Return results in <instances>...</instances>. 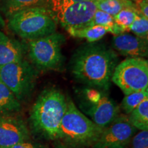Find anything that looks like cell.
<instances>
[{"label": "cell", "mask_w": 148, "mask_h": 148, "mask_svg": "<svg viewBox=\"0 0 148 148\" xmlns=\"http://www.w3.org/2000/svg\"><path fill=\"white\" fill-rule=\"evenodd\" d=\"M117 60L116 53L106 45L88 44L78 48L73 54L71 72L79 82L106 90Z\"/></svg>", "instance_id": "cell-1"}, {"label": "cell", "mask_w": 148, "mask_h": 148, "mask_svg": "<svg viewBox=\"0 0 148 148\" xmlns=\"http://www.w3.org/2000/svg\"><path fill=\"white\" fill-rule=\"evenodd\" d=\"M66 108V99L56 88L44 90L31 109L29 122L33 132L50 140L58 139V132Z\"/></svg>", "instance_id": "cell-2"}, {"label": "cell", "mask_w": 148, "mask_h": 148, "mask_svg": "<svg viewBox=\"0 0 148 148\" xmlns=\"http://www.w3.org/2000/svg\"><path fill=\"white\" fill-rule=\"evenodd\" d=\"M66 99V108L59 129L58 139L73 147L92 146L103 129L82 114L71 99Z\"/></svg>", "instance_id": "cell-3"}, {"label": "cell", "mask_w": 148, "mask_h": 148, "mask_svg": "<svg viewBox=\"0 0 148 148\" xmlns=\"http://www.w3.org/2000/svg\"><path fill=\"white\" fill-rule=\"evenodd\" d=\"M8 27L22 38L33 40L56 32V19L50 9L34 7L18 10L8 16Z\"/></svg>", "instance_id": "cell-4"}, {"label": "cell", "mask_w": 148, "mask_h": 148, "mask_svg": "<svg viewBox=\"0 0 148 148\" xmlns=\"http://www.w3.org/2000/svg\"><path fill=\"white\" fill-rule=\"evenodd\" d=\"M64 41L63 35L57 32L29 40V58L38 69H58L63 61L61 47Z\"/></svg>", "instance_id": "cell-5"}, {"label": "cell", "mask_w": 148, "mask_h": 148, "mask_svg": "<svg viewBox=\"0 0 148 148\" xmlns=\"http://www.w3.org/2000/svg\"><path fill=\"white\" fill-rule=\"evenodd\" d=\"M111 81L125 95L148 88V61L144 58H127L115 66Z\"/></svg>", "instance_id": "cell-6"}, {"label": "cell", "mask_w": 148, "mask_h": 148, "mask_svg": "<svg viewBox=\"0 0 148 148\" xmlns=\"http://www.w3.org/2000/svg\"><path fill=\"white\" fill-rule=\"evenodd\" d=\"M36 77L35 68L23 59L0 66V79L19 101L32 91Z\"/></svg>", "instance_id": "cell-7"}, {"label": "cell", "mask_w": 148, "mask_h": 148, "mask_svg": "<svg viewBox=\"0 0 148 148\" xmlns=\"http://www.w3.org/2000/svg\"><path fill=\"white\" fill-rule=\"evenodd\" d=\"M136 130L126 115H119L103 130L92 148H126Z\"/></svg>", "instance_id": "cell-8"}, {"label": "cell", "mask_w": 148, "mask_h": 148, "mask_svg": "<svg viewBox=\"0 0 148 148\" xmlns=\"http://www.w3.org/2000/svg\"><path fill=\"white\" fill-rule=\"evenodd\" d=\"M97 10L95 1H84L70 5L54 14L58 21L65 29L81 28L89 26L95 11Z\"/></svg>", "instance_id": "cell-9"}, {"label": "cell", "mask_w": 148, "mask_h": 148, "mask_svg": "<svg viewBox=\"0 0 148 148\" xmlns=\"http://www.w3.org/2000/svg\"><path fill=\"white\" fill-rule=\"evenodd\" d=\"M29 139V132L20 116L0 114V148H5Z\"/></svg>", "instance_id": "cell-10"}, {"label": "cell", "mask_w": 148, "mask_h": 148, "mask_svg": "<svg viewBox=\"0 0 148 148\" xmlns=\"http://www.w3.org/2000/svg\"><path fill=\"white\" fill-rule=\"evenodd\" d=\"M90 104L84 112L86 111L90 120L101 128L106 127L119 116L120 107L106 95H101L97 103Z\"/></svg>", "instance_id": "cell-11"}, {"label": "cell", "mask_w": 148, "mask_h": 148, "mask_svg": "<svg viewBox=\"0 0 148 148\" xmlns=\"http://www.w3.org/2000/svg\"><path fill=\"white\" fill-rule=\"evenodd\" d=\"M112 42L114 49L125 56L129 58H145L147 56V38L123 33L114 36Z\"/></svg>", "instance_id": "cell-12"}, {"label": "cell", "mask_w": 148, "mask_h": 148, "mask_svg": "<svg viewBox=\"0 0 148 148\" xmlns=\"http://www.w3.org/2000/svg\"><path fill=\"white\" fill-rule=\"evenodd\" d=\"M25 49L18 40L0 31V66L23 59Z\"/></svg>", "instance_id": "cell-13"}, {"label": "cell", "mask_w": 148, "mask_h": 148, "mask_svg": "<svg viewBox=\"0 0 148 148\" xmlns=\"http://www.w3.org/2000/svg\"><path fill=\"white\" fill-rule=\"evenodd\" d=\"M50 0H0L1 10L7 16L18 10L34 7L49 8Z\"/></svg>", "instance_id": "cell-14"}, {"label": "cell", "mask_w": 148, "mask_h": 148, "mask_svg": "<svg viewBox=\"0 0 148 148\" xmlns=\"http://www.w3.org/2000/svg\"><path fill=\"white\" fill-rule=\"evenodd\" d=\"M20 110V101L0 79V114H15Z\"/></svg>", "instance_id": "cell-15"}, {"label": "cell", "mask_w": 148, "mask_h": 148, "mask_svg": "<svg viewBox=\"0 0 148 148\" xmlns=\"http://www.w3.org/2000/svg\"><path fill=\"white\" fill-rule=\"evenodd\" d=\"M71 36L75 38H85L89 42L97 41L104 36L108 29L101 25H92L81 28H70L66 29Z\"/></svg>", "instance_id": "cell-16"}, {"label": "cell", "mask_w": 148, "mask_h": 148, "mask_svg": "<svg viewBox=\"0 0 148 148\" xmlns=\"http://www.w3.org/2000/svg\"><path fill=\"white\" fill-rule=\"evenodd\" d=\"M130 123L138 130H148V98L144 99L127 116Z\"/></svg>", "instance_id": "cell-17"}, {"label": "cell", "mask_w": 148, "mask_h": 148, "mask_svg": "<svg viewBox=\"0 0 148 148\" xmlns=\"http://www.w3.org/2000/svg\"><path fill=\"white\" fill-rule=\"evenodd\" d=\"M98 10L106 12L114 17L122 9L136 7L134 0H95Z\"/></svg>", "instance_id": "cell-18"}, {"label": "cell", "mask_w": 148, "mask_h": 148, "mask_svg": "<svg viewBox=\"0 0 148 148\" xmlns=\"http://www.w3.org/2000/svg\"><path fill=\"white\" fill-rule=\"evenodd\" d=\"M147 98H148V88L140 91L131 92L127 95H125L120 105V108L124 111L125 114H129Z\"/></svg>", "instance_id": "cell-19"}, {"label": "cell", "mask_w": 148, "mask_h": 148, "mask_svg": "<svg viewBox=\"0 0 148 148\" xmlns=\"http://www.w3.org/2000/svg\"><path fill=\"white\" fill-rule=\"evenodd\" d=\"M138 15V11L136 7L125 8L114 16V23L123 27L125 32L130 31V27L134 22Z\"/></svg>", "instance_id": "cell-20"}, {"label": "cell", "mask_w": 148, "mask_h": 148, "mask_svg": "<svg viewBox=\"0 0 148 148\" xmlns=\"http://www.w3.org/2000/svg\"><path fill=\"white\" fill-rule=\"evenodd\" d=\"M114 24V17L106 12L97 10L95 11L93 18L90 21L89 26L92 25H101V26L105 27L108 29V32H110L111 28L113 27Z\"/></svg>", "instance_id": "cell-21"}, {"label": "cell", "mask_w": 148, "mask_h": 148, "mask_svg": "<svg viewBox=\"0 0 148 148\" xmlns=\"http://www.w3.org/2000/svg\"><path fill=\"white\" fill-rule=\"evenodd\" d=\"M129 29L130 31H132L136 36L147 38L148 19L143 16H137L130 25Z\"/></svg>", "instance_id": "cell-22"}, {"label": "cell", "mask_w": 148, "mask_h": 148, "mask_svg": "<svg viewBox=\"0 0 148 148\" xmlns=\"http://www.w3.org/2000/svg\"><path fill=\"white\" fill-rule=\"evenodd\" d=\"M91 1H95V0H50L49 8L54 14L73 3Z\"/></svg>", "instance_id": "cell-23"}, {"label": "cell", "mask_w": 148, "mask_h": 148, "mask_svg": "<svg viewBox=\"0 0 148 148\" xmlns=\"http://www.w3.org/2000/svg\"><path fill=\"white\" fill-rule=\"evenodd\" d=\"M132 148H148V130H141L132 138Z\"/></svg>", "instance_id": "cell-24"}, {"label": "cell", "mask_w": 148, "mask_h": 148, "mask_svg": "<svg viewBox=\"0 0 148 148\" xmlns=\"http://www.w3.org/2000/svg\"><path fill=\"white\" fill-rule=\"evenodd\" d=\"M85 95L90 103H95L100 99L102 94L93 88H88L85 90Z\"/></svg>", "instance_id": "cell-25"}, {"label": "cell", "mask_w": 148, "mask_h": 148, "mask_svg": "<svg viewBox=\"0 0 148 148\" xmlns=\"http://www.w3.org/2000/svg\"><path fill=\"white\" fill-rule=\"evenodd\" d=\"M138 11V15L148 18V3L147 0H143L138 3H135Z\"/></svg>", "instance_id": "cell-26"}, {"label": "cell", "mask_w": 148, "mask_h": 148, "mask_svg": "<svg viewBox=\"0 0 148 148\" xmlns=\"http://www.w3.org/2000/svg\"><path fill=\"white\" fill-rule=\"evenodd\" d=\"M5 148H42V147L39 145L32 143V142L26 140V141H23L21 143L14 144L13 145Z\"/></svg>", "instance_id": "cell-27"}, {"label": "cell", "mask_w": 148, "mask_h": 148, "mask_svg": "<svg viewBox=\"0 0 148 148\" xmlns=\"http://www.w3.org/2000/svg\"><path fill=\"white\" fill-rule=\"evenodd\" d=\"M56 148H73L71 146H69L68 145H64V144H59L58 145L56 146Z\"/></svg>", "instance_id": "cell-28"}, {"label": "cell", "mask_w": 148, "mask_h": 148, "mask_svg": "<svg viewBox=\"0 0 148 148\" xmlns=\"http://www.w3.org/2000/svg\"><path fill=\"white\" fill-rule=\"evenodd\" d=\"M143 1V0H134V2L135 3H138V2H140V1Z\"/></svg>", "instance_id": "cell-29"}, {"label": "cell", "mask_w": 148, "mask_h": 148, "mask_svg": "<svg viewBox=\"0 0 148 148\" xmlns=\"http://www.w3.org/2000/svg\"></svg>", "instance_id": "cell-30"}]
</instances>
